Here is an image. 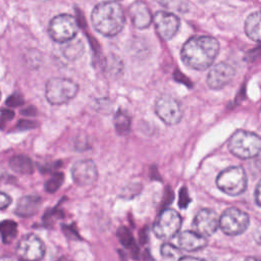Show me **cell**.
Instances as JSON below:
<instances>
[{
	"label": "cell",
	"mask_w": 261,
	"mask_h": 261,
	"mask_svg": "<svg viewBox=\"0 0 261 261\" xmlns=\"http://www.w3.org/2000/svg\"><path fill=\"white\" fill-rule=\"evenodd\" d=\"M219 52L218 41L211 36H194L182 46V62L196 70H205L214 62Z\"/></svg>",
	"instance_id": "1"
},
{
	"label": "cell",
	"mask_w": 261,
	"mask_h": 261,
	"mask_svg": "<svg viewBox=\"0 0 261 261\" xmlns=\"http://www.w3.org/2000/svg\"><path fill=\"white\" fill-rule=\"evenodd\" d=\"M94 29L103 36H116L124 27L125 16L119 3L103 1L98 3L91 15Z\"/></svg>",
	"instance_id": "2"
},
{
	"label": "cell",
	"mask_w": 261,
	"mask_h": 261,
	"mask_svg": "<svg viewBox=\"0 0 261 261\" xmlns=\"http://www.w3.org/2000/svg\"><path fill=\"white\" fill-rule=\"evenodd\" d=\"M261 140L252 132L239 129L234 132L228 141L229 151L237 157L249 159L257 156L260 152Z\"/></svg>",
	"instance_id": "3"
},
{
	"label": "cell",
	"mask_w": 261,
	"mask_h": 261,
	"mask_svg": "<svg viewBox=\"0 0 261 261\" xmlns=\"http://www.w3.org/2000/svg\"><path fill=\"white\" fill-rule=\"evenodd\" d=\"M79 86L75 82L66 77H52L46 84L45 96L52 105L64 104L75 97Z\"/></svg>",
	"instance_id": "4"
},
{
	"label": "cell",
	"mask_w": 261,
	"mask_h": 261,
	"mask_svg": "<svg viewBox=\"0 0 261 261\" xmlns=\"http://www.w3.org/2000/svg\"><path fill=\"white\" fill-rule=\"evenodd\" d=\"M216 185L223 193L238 196L247 189V175L241 166L227 167L217 175Z\"/></svg>",
	"instance_id": "5"
},
{
	"label": "cell",
	"mask_w": 261,
	"mask_h": 261,
	"mask_svg": "<svg viewBox=\"0 0 261 261\" xmlns=\"http://www.w3.org/2000/svg\"><path fill=\"white\" fill-rule=\"evenodd\" d=\"M79 31L76 18L68 13H62L54 16L48 27L51 39L57 43H67L74 39Z\"/></svg>",
	"instance_id": "6"
},
{
	"label": "cell",
	"mask_w": 261,
	"mask_h": 261,
	"mask_svg": "<svg viewBox=\"0 0 261 261\" xmlns=\"http://www.w3.org/2000/svg\"><path fill=\"white\" fill-rule=\"evenodd\" d=\"M181 225V217L174 209H164L153 225V231L157 238L169 240L175 236Z\"/></svg>",
	"instance_id": "7"
},
{
	"label": "cell",
	"mask_w": 261,
	"mask_h": 261,
	"mask_svg": "<svg viewBox=\"0 0 261 261\" xmlns=\"http://www.w3.org/2000/svg\"><path fill=\"white\" fill-rule=\"evenodd\" d=\"M249 222L250 219L248 214L234 207L224 210L219 218L220 228L228 236L241 234L247 229Z\"/></svg>",
	"instance_id": "8"
},
{
	"label": "cell",
	"mask_w": 261,
	"mask_h": 261,
	"mask_svg": "<svg viewBox=\"0 0 261 261\" xmlns=\"http://www.w3.org/2000/svg\"><path fill=\"white\" fill-rule=\"evenodd\" d=\"M155 112L157 116L168 125L178 123L182 116L179 102L169 95H161L156 100Z\"/></svg>",
	"instance_id": "9"
},
{
	"label": "cell",
	"mask_w": 261,
	"mask_h": 261,
	"mask_svg": "<svg viewBox=\"0 0 261 261\" xmlns=\"http://www.w3.org/2000/svg\"><path fill=\"white\" fill-rule=\"evenodd\" d=\"M15 252L20 261H40L45 254V245L39 237L30 233L18 242Z\"/></svg>",
	"instance_id": "10"
},
{
	"label": "cell",
	"mask_w": 261,
	"mask_h": 261,
	"mask_svg": "<svg viewBox=\"0 0 261 261\" xmlns=\"http://www.w3.org/2000/svg\"><path fill=\"white\" fill-rule=\"evenodd\" d=\"M152 21L154 22L157 34L163 40H170L173 38L179 29V19L176 15L167 11H157L153 15Z\"/></svg>",
	"instance_id": "11"
},
{
	"label": "cell",
	"mask_w": 261,
	"mask_h": 261,
	"mask_svg": "<svg viewBox=\"0 0 261 261\" xmlns=\"http://www.w3.org/2000/svg\"><path fill=\"white\" fill-rule=\"evenodd\" d=\"M236 69L226 62H219L212 66L207 75V85L212 90H220L227 86L234 77Z\"/></svg>",
	"instance_id": "12"
},
{
	"label": "cell",
	"mask_w": 261,
	"mask_h": 261,
	"mask_svg": "<svg viewBox=\"0 0 261 261\" xmlns=\"http://www.w3.org/2000/svg\"><path fill=\"white\" fill-rule=\"evenodd\" d=\"M71 176L79 186H89L96 181L98 177L97 167L91 159L76 161L71 167Z\"/></svg>",
	"instance_id": "13"
},
{
	"label": "cell",
	"mask_w": 261,
	"mask_h": 261,
	"mask_svg": "<svg viewBox=\"0 0 261 261\" xmlns=\"http://www.w3.org/2000/svg\"><path fill=\"white\" fill-rule=\"evenodd\" d=\"M193 225L196 232L203 237L213 234L219 226V217L217 213L211 209H201L195 216Z\"/></svg>",
	"instance_id": "14"
},
{
	"label": "cell",
	"mask_w": 261,
	"mask_h": 261,
	"mask_svg": "<svg viewBox=\"0 0 261 261\" xmlns=\"http://www.w3.org/2000/svg\"><path fill=\"white\" fill-rule=\"evenodd\" d=\"M172 245L177 249H181L189 252L199 251L207 246L205 237L199 234L196 231H182L176 233L171 238Z\"/></svg>",
	"instance_id": "15"
},
{
	"label": "cell",
	"mask_w": 261,
	"mask_h": 261,
	"mask_svg": "<svg viewBox=\"0 0 261 261\" xmlns=\"http://www.w3.org/2000/svg\"><path fill=\"white\" fill-rule=\"evenodd\" d=\"M128 13L134 25L138 29L148 28L153 19L149 7L142 1H135L128 8Z\"/></svg>",
	"instance_id": "16"
},
{
	"label": "cell",
	"mask_w": 261,
	"mask_h": 261,
	"mask_svg": "<svg viewBox=\"0 0 261 261\" xmlns=\"http://www.w3.org/2000/svg\"><path fill=\"white\" fill-rule=\"evenodd\" d=\"M42 204V199L36 195L21 197L15 207V214L20 217H31L35 215Z\"/></svg>",
	"instance_id": "17"
},
{
	"label": "cell",
	"mask_w": 261,
	"mask_h": 261,
	"mask_svg": "<svg viewBox=\"0 0 261 261\" xmlns=\"http://www.w3.org/2000/svg\"><path fill=\"white\" fill-rule=\"evenodd\" d=\"M244 30L246 35L253 41H260V12L251 13L245 20Z\"/></svg>",
	"instance_id": "18"
},
{
	"label": "cell",
	"mask_w": 261,
	"mask_h": 261,
	"mask_svg": "<svg viewBox=\"0 0 261 261\" xmlns=\"http://www.w3.org/2000/svg\"><path fill=\"white\" fill-rule=\"evenodd\" d=\"M13 171L20 174H31L34 171V164L30 157L25 155H15L9 161Z\"/></svg>",
	"instance_id": "19"
},
{
	"label": "cell",
	"mask_w": 261,
	"mask_h": 261,
	"mask_svg": "<svg viewBox=\"0 0 261 261\" xmlns=\"http://www.w3.org/2000/svg\"><path fill=\"white\" fill-rule=\"evenodd\" d=\"M130 122H132V119H130V116L122 111V110H118L115 114V117H114V126H115V129L116 132L119 134V135H127L130 130Z\"/></svg>",
	"instance_id": "20"
},
{
	"label": "cell",
	"mask_w": 261,
	"mask_h": 261,
	"mask_svg": "<svg viewBox=\"0 0 261 261\" xmlns=\"http://www.w3.org/2000/svg\"><path fill=\"white\" fill-rule=\"evenodd\" d=\"M64 56L69 60L77 59L84 53V45L80 40H70L62 50Z\"/></svg>",
	"instance_id": "21"
},
{
	"label": "cell",
	"mask_w": 261,
	"mask_h": 261,
	"mask_svg": "<svg viewBox=\"0 0 261 261\" xmlns=\"http://www.w3.org/2000/svg\"><path fill=\"white\" fill-rule=\"evenodd\" d=\"M17 232V225L12 220H4L0 222V233L4 243L12 241Z\"/></svg>",
	"instance_id": "22"
},
{
	"label": "cell",
	"mask_w": 261,
	"mask_h": 261,
	"mask_svg": "<svg viewBox=\"0 0 261 261\" xmlns=\"http://www.w3.org/2000/svg\"><path fill=\"white\" fill-rule=\"evenodd\" d=\"M117 238H118L120 244H122L124 247H126L129 250L137 251V247L135 245L134 238L127 227L120 226L117 230Z\"/></svg>",
	"instance_id": "23"
},
{
	"label": "cell",
	"mask_w": 261,
	"mask_h": 261,
	"mask_svg": "<svg viewBox=\"0 0 261 261\" xmlns=\"http://www.w3.org/2000/svg\"><path fill=\"white\" fill-rule=\"evenodd\" d=\"M63 179H64V176H63V173L59 172V173H55L53 176H51L45 184V190L48 192V193H54L56 192L60 186L62 185L63 182Z\"/></svg>",
	"instance_id": "24"
},
{
	"label": "cell",
	"mask_w": 261,
	"mask_h": 261,
	"mask_svg": "<svg viewBox=\"0 0 261 261\" xmlns=\"http://www.w3.org/2000/svg\"><path fill=\"white\" fill-rule=\"evenodd\" d=\"M162 4L167 8H172L180 12L187 11L189 6L186 0H163Z\"/></svg>",
	"instance_id": "25"
},
{
	"label": "cell",
	"mask_w": 261,
	"mask_h": 261,
	"mask_svg": "<svg viewBox=\"0 0 261 261\" xmlns=\"http://www.w3.org/2000/svg\"><path fill=\"white\" fill-rule=\"evenodd\" d=\"M161 255L165 258H176L179 255V250L172 244H163L161 246Z\"/></svg>",
	"instance_id": "26"
},
{
	"label": "cell",
	"mask_w": 261,
	"mask_h": 261,
	"mask_svg": "<svg viewBox=\"0 0 261 261\" xmlns=\"http://www.w3.org/2000/svg\"><path fill=\"white\" fill-rule=\"evenodd\" d=\"M10 204H11V198L4 192L0 191V210L6 209Z\"/></svg>",
	"instance_id": "27"
},
{
	"label": "cell",
	"mask_w": 261,
	"mask_h": 261,
	"mask_svg": "<svg viewBox=\"0 0 261 261\" xmlns=\"http://www.w3.org/2000/svg\"><path fill=\"white\" fill-rule=\"evenodd\" d=\"M22 99H21V97L19 96V95H12V96H10L8 99H7V105H9V106H12V107H16V106H18V105H20V104H22Z\"/></svg>",
	"instance_id": "28"
},
{
	"label": "cell",
	"mask_w": 261,
	"mask_h": 261,
	"mask_svg": "<svg viewBox=\"0 0 261 261\" xmlns=\"http://www.w3.org/2000/svg\"><path fill=\"white\" fill-rule=\"evenodd\" d=\"M188 203H189L188 193H187L186 189L182 188L181 191H180V193H179V203H178V204L184 208V207H186V206L188 205Z\"/></svg>",
	"instance_id": "29"
},
{
	"label": "cell",
	"mask_w": 261,
	"mask_h": 261,
	"mask_svg": "<svg viewBox=\"0 0 261 261\" xmlns=\"http://www.w3.org/2000/svg\"><path fill=\"white\" fill-rule=\"evenodd\" d=\"M255 202L257 204V206H260V182L257 184L256 189H255Z\"/></svg>",
	"instance_id": "30"
},
{
	"label": "cell",
	"mask_w": 261,
	"mask_h": 261,
	"mask_svg": "<svg viewBox=\"0 0 261 261\" xmlns=\"http://www.w3.org/2000/svg\"><path fill=\"white\" fill-rule=\"evenodd\" d=\"M178 261H205L201 258H197V257H192V256H184L181 258L178 259Z\"/></svg>",
	"instance_id": "31"
},
{
	"label": "cell",
	"mask_w": 261,
	"mask_h": 261,
	"mask_svg": "<svg viewBox=\"0 0 261 261\" xmlns=\"http://www.w3.org/2000/svg\"><path fill=\"white\" fill-rule=\"evenodd\" d=\"M0 261H13V259L8 256H2L0 257Z\"/></svg>",
	"instance_id": "32"
},
{
	"label": "cell",
	"mask_w": 261,
	"mask_h": 261,
	"mask_svg": "<svg viewBox=\"0 0 261 261\" xmlns=\"http://www.w3.org/2000/svg\"><path fill=\"white\" fill-rule=\"evenodd\" d=\"M244 261H260V260L258 258H255V257H248Z\"/></svg>",
	"instance_id": "33"
},
{
	"label": "cell",
	"mask_w": 261,
	"mask_h": 261,
	"mask_svg": "<svg viewBox=\"0 0 261 261\" xmlns=\"http://www.w3.org/2000/svg\"><path fill=\"white\" fill-rule=\"evenodd\" d=\"M0 98H1V92H0Z\"/></svg>",
	"instance_id": "34"
}]
</instances>
